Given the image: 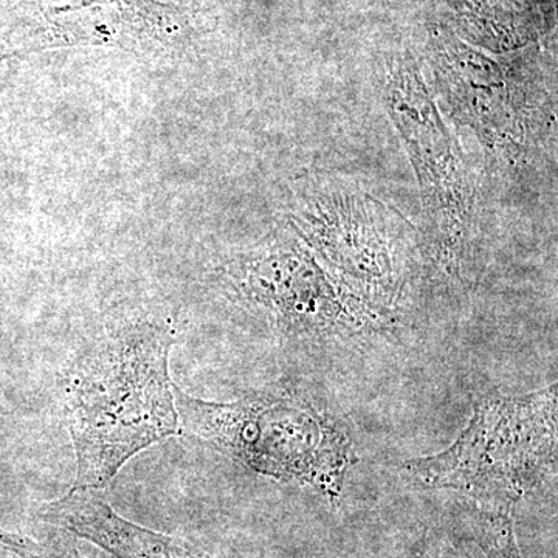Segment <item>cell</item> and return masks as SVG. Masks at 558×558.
Here are the masks:
<instances>
[{
  "label": "cell",
  "mask_w": 558,
  "mask_h": 558,
  "mask_svg": "<svg viewBox=\"0 0 558 558\" xmlns=\"http://www.w3.org/2000/svg\"><path fill=\"white\" fill-rule=\"evenodd\" d=\"M174 343L170 330L135 323L108 330L65 371L75 487L101 490L132 457L179 432L168 368Z\"/></svg>",
  "instance_id": "1"
},
{
  "label": "cell",
  "mask_w": 558,
  "mask_h": 558,
  "mask_svg": "<svg viewBox=\"0 0 558 558\" xmlns=\"http://www.w3.org/2000/svg\"><path fill=\"white\" fill-rule=\"evenodd\" d=\"M39 517L116 558H216L186 539L123 519L98 488L73 487L65 497L44 506Z\"/></svg>",
  "instance_id": "5"
},
{
  "label": "cell",
  "mask_w": 558,
  "mask_h": 558,
  "mask_svg": "<svg viewBox=\"0 0 558 558\" xmlns=\"http://www.w3.org/2000/svg\"><path fill=\"white\" fill-rule=\"evenodd\" d=\"M0 546L20 558H83L75 535L54 526L40 539L0 531Z\"/></svg>",
  "instance_id": "6"
},
{
  "label": "cell",
  "mask_w": 558,
  "mask_h": 558,
  "mask_svg": "<svg viewBox=\"0 0 558 558\" xmlns=\"http://www.w3.org/2000/svg\"><path fill=\"white\" fill-rule=\"evenodd\" d=\"M557 461V385L526 396H486L449 449L402 469L418 488H451L481 508L510 510Z\"/></svg>",
  "instance_id": "3"
},
{
  "label": "cell",
  "mask_w": 558,
  "mask_h": 558,
  "mask_svg": "<svg viewBox=\"0 0 558 558\" xmlns=\"http://www.w3.org/2000/svg\"><path fill=\"white\" fill-rule=\"evenodd\" d=\"M179 429L245 468L282 483L310 486L330 502L343 495L355 462L339 422L289 388H269L234 402L191 398L174 385Z\"/></svg>",
  "instance_id": "2"
},
{
  "label": "cell",
  "mask_w": 558,
  "mask_h": 558,
  "mask_svg": "<svg viewBox=\"0 0 558 558\" xmlns=\"http://www.w3.org/2000/svg\"><path fill=\"white\" fill-rule=\"evenodd\" d=\"M248 299L269 312L282 336L329 340L377 328L381 319L330 284L318 264L295 242L275 245L236 267Z\"/></svg>",
  "instance_id": "4"
}]
</instances>
